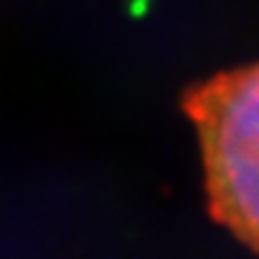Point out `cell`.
Instances as JSON below:
<instances>
[{"mask_svg": "<svg viewBox=\"0 0 259 259\" xmlns=\"http://www.w3.org/2000/svg\"><path fill=\"white\" fill-rule=\"evenodd\" d=\"M183 108L199 137L213 219L259 252V63L197 82Z\"/></svg>", "mask_w": 259, "mask_h": 259, "instance_id": "1", "label": "cell"}]
</instances>
